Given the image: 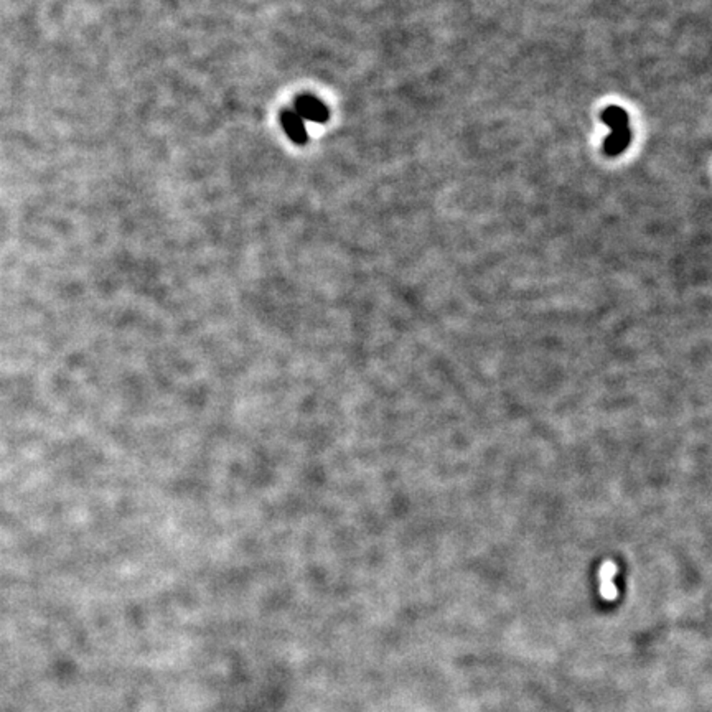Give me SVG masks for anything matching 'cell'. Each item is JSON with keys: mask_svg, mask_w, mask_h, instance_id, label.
I'll list each match as a JSON object with an SVG mask.
<instances>
[{"mask_svg": "<svg viewBox=\"0 0 712 712\" xmlns=\"http://www.w3.org/2000/svg\"><path fill=\"white\" fill-rule=\"evenodd\" d=\"M281 119H282V127H284V131L287 132V136H289L295 144H305L307 142L309 136H307L305 120H303L302 117L297 114V112L290 111V109H289V111L282 112Z\"/></svg>", "mask_w": 712, "mask_h": 712, "instance_id": "obj_3", "label": "cell"}, {"mask_svg": "<svg viewBox=\"0 0 712 712\" xmlns=\"http://www.w3.org/2000/svg\"><path fill=\"white\" fill-rule=\"evenodd\" d=\"M294 111L303 120H312V123H325L329 119V109L320 99L314 98V96H301L295 101Z\"/></svg>", "mask_w": 712, "mask_h": 712, "instance_id": "obj_2", "label": "cell"}, {"mask_svg": "<svg viewBox=\"0 0 712 712\" xmlns=\"http://www.w3.org/2000/svg\"><path fill=\"white\" fill-rule=\"evenodd\" d=\"M602 123L609 125L613 131L604 142L605 153L610 157L620 155L628 147L630 139H632V134H630L628 129V116H626V112L622 107L610 106L602 112Z\"/></svg>", "mask_w": 712, "mask_h": 712, "instance_id": "obj_1", "label": "cell"}, {"mask_svg": "<svg viewBox=\"0 0 712 712\" xmlns=\"http://www.w3.org/2000/svg\"><path fill=\"white\" fill-rule=\"evenodd\" d=\"M615 564L613 562H604V565H602L600 569V578H602V592H604L605 597L612 598L615 597V587L612 584V577L615 574Z\"/></svg>", "mask_w": 712, "mask_h": 712, "instance_id": "obj_4", "label": "cell"}]
</instances>
